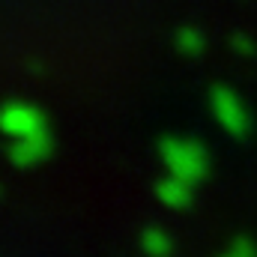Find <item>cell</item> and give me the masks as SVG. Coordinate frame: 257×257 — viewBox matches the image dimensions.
<instances>
[{
    "label": "cell",
    "instance_id": "obj_1",
    "mask_svg": "<svg viewBox=\"0 0 257 257\" xmlns=\"http://www.w3.org/2000/svg\"><path fill=\"white\" fill-rule=\"evenodd\" d=\"M159 159L168 168V174H174L180 180H189L192 186L206 180V174H209V153L194 138L165 135L159 141Z\"/></svg>",
    "mask_w": 257,
    "mask_h": 257
},
{
    "label": "cell",
    "instance_id": "obj_2",
    "mask_svg": "<svg viewBox=\"0 0 257 257\" xmlns=\"http://www.w3.org/2000/svg\"><path fill=\"white\" fill-rule=\"evenodd\" d=\"M209 111H212L215 123L230 138H245L251 132V114H248L245 102L236 96V90H230L224 84H215L209 90Z\"/></svg>",
    "mask_w": 257,
    "mask_h": 257
},
{
    "label": "cell",
    "instance_id": "obj_3",
    "mask_svg": "<svg viewBox=\"0 0 257 257\" xmlns=\"http://www.w3.org/2000/svg\"><path fill=\"white\" fill-rule=\"evenodd\" d=\"M3 132L9 138H27V135H36V132H45V114L30 105V102H21V99H9L6 108H3Z\"/></svg>",
    "mask_w": 257,
    "mask_h": 257
},
{
    "label": "cell",
    "instance_id": "obj_4",
    "mask_svg": "<svg viewBox=\"0 0 257 257\" xmlns=\"http://www.w3.org/2000/svg\"><path fill=\"white\" fill-rule=\"evenodd\" d=\"M51 156V132H36L27 138H12L9 144V162L15 168H33Z\"/></svg>",
    "mask_w": 257,
    "mask_h": 257
},
{
    "label": "cell",
    "instance_id": "obj_5",
    "mask_svg": "<svg viewBox=\"0 0 257 257\" xmlns=\"http://www.w3.org/2000/svg\"><path fill=\"white\" fill-rule=\"evenodd\" d=\"M156 200L168 209H186L194 200V186L189 180H180V177L168 174L156 183Z\"/></svg>",
    "mask_w": 257,
    "mask_h": 257
},
{
    "label": "cell",
    "instance_id": "obj_6",
    "mask_svg": "<svg viewBox=\"0 0 257 257\" xmlns=\"http://www.w3.org/2000/svg\"><path fill=\"white\" fill-rule=\"evenodd\" d=\"M138 245H141V251H144L147 257H171V251H174L171 233L162 230V227H156V224H150V227L141 230Z\"/></svg>",
    "mask_w": 257,
    "mask_h": 257
},
{
    "label": "cell",
    "instance_id": "obj_7",
    "mask_svg": "<svg viewBox=\"0 0 257 257\" xmlns=\"http://www.w3.org/2000/svg\"><path fill=\"white\" fill-rule=\"evenodd\" d=\"M174 45H177V51H180V54H186V57H197V54H203L206 39H203V33H200L197 27L183 24V27L174 33Z\"/></svg>",
    "mask_w": 257,
    "mask_h": 257
},
{
    "label": "cell",
    "instance_id": "obj_8",
    "mask_svg": "<svg viewBox=\"0 0 257 257\" xmlns=\"http://www.w3.org/2000/svg\"><path fill=\"white\" fill-rule=\"evenodd\" d=\"M218 257H257V245L248 236H233Z\"/></svg>",
    "mask_w": 257,
    "mask_h": 257
},
{
    "label": "cell",
    "instance_id": "obj_9",
    "mask_svg": "<svg viewBox=\"0 0 257 257\" xmlns=\"http://www.w3.org/2000/svg\"><path fill=\"white\" fill-rule=\"evenodd\" d=\"M230 45H233L236 54H245V57L254 54V42H251L248 36H230Z\"/></svg>",
    "mask_w": 257,
    "mask_h": 257
}]
</instances>
